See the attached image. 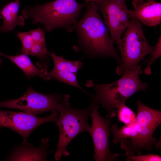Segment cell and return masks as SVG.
Instances as JSON below:
<instances>
[{"label":"cell","instance_id":"6da1fadb","mask_svg":"<svg viewBox=\"0 0 161 161\" xmlns=\"http://www.w3.org/2000/svg\"><path fill=\"white\" fill-rule=\"evenodd\" d=\"M88 3L84 15L75 24L78 44L85 53L93 57H112L120 63L104 22L98 12V5Z\"/></svg>","mask_w":161,"mask_h":161},{"label":"cell","instance_id":"7a4b0ae2","mask_svg":"<svg viewBox=\"0 0 161 161\" xmlns=\"http://www.w3.org/2000/svg\"><path fill=\"white\" fill-rule=\"evenodd\" d=\"M141 67L138 65L112 83L99 84L91 80L87 81L86 86L93 88L95 92V95H91L94 100L92 103L100 105L107 110V114L116 117L117 108L125 104L130 97L138 92L146 90L147 83L142 82L139 77L142 72Z\"/></svg>","mask_w":161,"mask_h":161},{"label":"cell","instance_id":"3957f363","mask_svg":"<svg viewBox=\"0 0 161 161\" xmlns=\"http://www.w3.org/2000/svg\"><path fill=\"white\" fill-rule=\"evenodd\" d=\"M86 5L75 0H55L25 9L22 13L24 18L32 20L33 24H43L49 32L58 28L71 32Z\"/></svg>","mask_w":161,"mask_h":161},{"label":"cell","instance_id":"277c9868","mask_svg":"<svg viewBox=\"0 0 161 161\" xmlns=\"http://www.w3.org/2000/svg\"><path fill=\"white\" fill-rule=\"evenodd\" d=\"M136 136L131 140L121 141L120 147L125 151L126 155H132L135 152L141 154L143 149H158L161 146L153 134L161 123L160 111L151 108L141 102L137 101Z\"/></svg>","mask_w":161,"mask_h":161},{"label":"cell","instance_id":"5b68a950","mask_svg":"<svg viewBox=\"0 0 161 161\" xmlns=\"http://www.w3.org/2000/svg\"><path fill=\"white\" fill-rule=\"evenodd\" d=\"M130 24L117 44L121 55L120 62L116 69L123 75L138 66V63L151 54L154 47L147 42L141 23L129 15Z\"/></svg>","mask_w":161,"mask_h":161},{"label":"cell","instance_id":"8992f818","mask_svg":"<svg viewBox=\"0 0 161 161\" xmlns=\"http://www.w3.org/2000/svg\"><path fill=\"white\" fill-rule=\"evenodd\" d=\"M59 112V115L54 121L58 126L59 132L55 155L56 160H59L61 156L69 155L66 148L70 142L82 132L89 133L91 127L88 121L91 115L90 106L84 109H76L72 107L67 101L64 104Z\"/></svg>","mask_w":161,"mask_h":161},{"label":"cell","instance_id":"52a82bcc","mask_svg":"<svg viewBox=\"0 0 161 161\" xmlns=\"http://www.w3.org/2000/svg\"><path fill=\"white\" fill-rule=\"evenodd\" d=\"M69 98L68 95H45L30 87L20 97L0 102V107L19 109L35 115L48 111H57L59 112Z\"/></svg>","mask_w":161,"mask_h":161},{"label":"cell","instance_id":"ba28073f","mask_svg":"<svg viewBox=\"0 0 161 161\" xmlns=\"http://www.w3.org/2000/svg\"><path fill=\"white\" fill-rule=\"evenodd\" d=\"M90 106L92 124L89 133L94 146L93 158L96 161H116L117 157L122 154L112 153L109 149L110 126L112 117L107 114L105 118L102 117L98 111V105L92 103Z\"/></svg>","mask_w":161,"mask_h":161},{"label":"cell","instance_id":"9c48e42d","mask_svg":"<svg viewBox=\"0 0 161 161\" xmlns=\"http://www.w3.org/2000/svg\"><path fill=\"white\" fill-rule=\"evenodd\" d=\"M58 115L57 111L47 117H40L25 112L0 110V127L7 128L17 132L23 138L22 144L26 145L28 136L34 129L43 123L54 122Z\"/></svg>","mask_w":161,"mask_h":161},{"label":"cell","instance_id":"30bf717a","mask_svg":"<svg viewBox=\"0 0 161 161\" xmlns=\"http://www.w3.org/2000/svg\"><path fill=\"white\" fill-rule=\"evenodd\" d=\"M98 10L108 29L113 42L117 44L130 24L129 10L126 0H104Z\"/></svg>","mask_w":161,"mask_h":161},{"label":"cell","instance_id":"8fae6325","mask_svg":"<svg viewBox=\"0 0 161 161\" xmlns=\"http://www.w3.org/2000/svg\"><path fill=\"white\" fill-rule=\"evenodd\" d=\"M48 54L53 60L54 67L51 71L46 73L43 78L49 80L53 78L86 92L80 86L77 78V72L83 67L80 60L72 61L59 56L54 52H48Z\"/></svg>","mask_w":161,"mask_h":161},{"label":"cell","instance_id":"7c38bea8","mask_svg":"<svg viewBox=\"0 0 161 161\" xmlns=\"http://www.w3.org/2000/svg\"><path fill=\"white\" fill-rule=\"evenodd\" d=\"M134 9H129V15L144 25H158L161 22V3L154 0H133Z\"/></svg>","mask_w":161,"mask_h":161},{"label":"cell","instance_id":"4fadbf2b","mask_svg":"<svg viewBox=\"0 0 161 161\" xmlns=\"http://www.w3.org/2000/svg\"><path fill=\"white\" fill-rule=\"evenodd\" d=\"M41 145L35 148L30 144L23 145L16 150L8 159L10 161H44L47 154L46 149L49 140L44 139Z\"/></svg>","mask_w":161,"mask_h":161},{"label":"cell","instance_id":"5bb4252c","mask_svg":"<svg viewBox=\"0 0 161 161\" xmlns=\"http://www.w3.org/2000/svg\"><path fill=\"white\" fill-rule=\"evenodd\" d=\"M20 0H15L4 6L1 10L3 23L0 27V33H5L13 30L17 26L24 24V18L18 16Z\"/></svg>","mask_w":161,"mask_h":161},{"label":"cell","instance_id":"9a60e30c","mask_svg":"<svg viewBox=\"0 0 161 161\" xmlns=\"http://www.w3.org/2000/svg\"><path fill=\"white\" fill-rule=\"evenodd\" d=\"M1 55L14 63L23 71L25 75L28 78L38 76L43 78L47 72L46 69H40L35 66L26 54L12 55L2 53Z\"/></svg>","mask_w":161,"mask_h":161},{"label":"cell","instance_id":"2e32d148","mask_svg":"<svg viewBox=\"0 0 161 161\" xmlns=\"http://www.w3.org/2000/svg\"><path fill=\"white\" fill-rule=\"evenodd\" d=\"M110 131L113 136V143L116 144L123 139L131 140L134 139L137 134L136 122L129 125H124L120 129L116 124L111 126Z\"/></svg>","mask_w":161,"mask_h":161},{"label":"cell","instance_id":"e0dca14e","mask_svg":"<svg viewBox=\"0 0 161 161\" xmlns=\"http://www.w3.org/2000/svg\"><path fill=\"white\" fill-rule=\"evenodd\" d=\"M118 120L124 125H129L136 123V115L125 104L120 106L117 109Z\"/></svg>","mask_w":161,"mask_h":161},{"label":"cell","instance_id":"ac0fdd59","mask_svg":"<svg viewBox=\"0 0 161 161\" xmlns=\"http://www.w3.org/2000/svg\"><path fill=\"white\" fill-rule=\"evenodd\" d=\"M17 36L22 43V53L27 55H29L34 42L29 32L19 33Z\"/></svg>","mask_w":161,"mask_h":161},{"label":"cell","instance_id":"d6986e66","mask_svg":"<svg viewBox=\"0 0 161 161\" xmlns=\"http://www.w3.org/2000/svg\"><path fill=\"white\" fill-rule=\"evenodd\" d=\"M29 55L36 56L42 60L47 59L49 54L46 44L34 43L30 50Z\"/></svg>","mask_w":161,"mask_h":161},{"label":"cell","instance_id":"ffe728a7","mask_svg":"<svg viewBox=\"0 0 161 161\" xmlns=\"http://www.w3.org/2000/svg\"><path fill=\"white\" fill-rule=\"evenodd\" d=\"M123 156L126 157L128 161H160L161 157L159 155L153 154L145 155H139L137 156L123 154Z\"/></svg>","mask_w":161,"mask_h":161},{"label":"cell","instance_id":"44dd1931","mask_svg":"<svg viewBox=\"0 0 161 161\" xmlns=\"http://www.w3.org/2000/svg\"><path fill=\"white\" fill-rule=\"evenodd\" d=\"M161 35L158 39L157 44L154 47V49L151 54V59L148 61L147 62V67L146 69L148 68H150V67L153 63V62L157 58L161 56Z\"/></svg>","mask_w":161,"mask_h":161},{"label":"cell","instance_id":"7402d4cb","mask_svg":"<svg viewBox=\"0 0 161 161\" xmlns=\"http://www.w3.org/2000/svg\"><path fill=\"white\" fill-rule=\"evenodd\" d=\"M34 43H45V33L43 30L40 28L29 31Z\"/></svg>","mask_w":161,"mask_h":161},{"label":"cell","instance_id":"603a6c76","mask_svg":"<svg viewBox=\"0 0 161 161\" xmlns=\"http://www.w3.org/2000/svg\"><path fill=\"white\" fill-rule=\"evenodd\" d=\"M104 0H85V2L88 3L90 2H94L97 4L98 5H101L103 2Z\"/></svg>","mask_w":161,"mask_h":161},{"label":"cell","instance_id":"cb8c5ba5","mask_svg":"<svg viewBox=\"0 0 161 161\" xmlns=\"http://www.w3.org/2000/svg\"><path fill=\"white\" fill-rule=\"evenodd\" d=\"M2 18V17L1 16V10H0V19H1Z\"/></svg>","mask_w":161,"mask_h":161},{"label":"cell","instance_id":"d4e9b609","mask_svg":"<svg viewBox=\"0 0 161 161\" xmlns=\"http://www.w3.org/2000/svg\"><path fill=\"white\" fill-rule=\"evenodd\" d=\"M1 53H2V52H0V55H1ZM1 59H0V64H1Z\"/></svg>","mask_w":161,"mask_h":161}]
</instances>
